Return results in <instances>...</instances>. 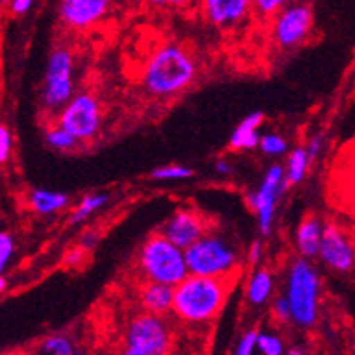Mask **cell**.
<instances>
[{"instance_id":"34","label":"cell","mask_w":355,"mask_h":355,"mask_svg":"<svg viewBox=\"0 0 355 355\" xmlns=\"http://www.w3.org/2000/svg\"><path fill=\"white\" fill-rule=\"evenodd\" d=\"M33 6V0H11L10 8L15 15H26Z\"/></svg>"},{"instance_id":"8","label":"cell","mask_w":355,"mask_h":355,"mask_svg":"<svg viewBox=\"0 0 355 355\" xmlns=\"http://www.w3.org/2000/svg\"><path fill=\"white\" fill-rule=\"evenodd\" d=\"M313 28V11L306 2L286 4L272 22L274 42L283 49H292L303 44Z\"/></svg>"},{"instance_id":"9","label":"cell","mask_w":355,"mask_h":355,"mask_svg":"<svg viewBox=\"0 0 355 355\" xmlns=\"http://www.w3.org/2000/svg\"><path fill=\"white\" fill-rule=\"evenodd\" d=\"M73 56L67 49H55L47 60L44 78V105L47 109H62L73 96Z\"/></svg>"},{"instance_id":"18","label":"cell","mask_w":355,"mask_h":355,"mask_svg":"<svg viewBox=\"0 0 355 355\" xmlns=\"http://www.w3.org/2000/svg\"><path fill=\"white\" fill-rule=\"evenodd\" d=\"M272 292H274V277H272L270 270L259 268L257 272H254L247 285V300L254 306H261L270 300Z\"/></svg>"},{"instance_id":"22","label":"cell","mask_w":355,"mask_h":355,"mask_svg":"<svg viewBox=\"0 0 355 355\" xmlns=\"http://www.w3.org/2000/svg\"><path fill=\"white\" fill-rule=\"evenodd\" d=\"M109 196L107 194H87L85 198H82V201L76 207L75 214L71 218L73 223H80L84 221L85 218H89L91 214H94L96 211H100L105 203H107Z\"/></svg>"},{"instance_id":"21","label":"cell","mask_w":355,"mask_h":355,"mask_svg":"<svg viewBox=\"0 0 355 355\" xmlns=\"http://www.w3.org/2000/svg\"><path fill=\"white\" fill-rule=\"evenodd\" d=\"M75 345L67 336L55 334V336L46 337L40 345L37 346L35 354L37 355H73L75 354Z\"/></svg>"},{"instance_id":"25","label":"cell","mask_w":355,"mask_h":355,"mask_svg":"<svg viewBox=\"0 0 355 355\" xmlns=\"http://www.w3.org/2000/svg\"><path fill=\"white\" fill-rule=\"evenodd\" d=\"M46 141L49 144V147L56 150H71L73 147H76L78 141L73 138L67 131H64L62 127H53L49 131L46 132Z\"/></svg>"},{"instance_id":"38","label":"cell","mask_w":355,"mask_h":355,"mask_svg":"<svg viewBox=\"0 0 355 355\" xmlns=\"http://www.w3.org/2000/svg\"><path fill=\"white\" fill-rule=\"evenodd\" d=\"M4 288H6V279L2 276H0V294L4 292Z\"/></svg>"},{"instance_id":"7","label":"cell","mask_w":355,"mask_h":355,"mask_svg":"<svg viewBox=\"0 0 355 355\" xmlns=\"http://www.w3.org/2000/svg\"><path fill=\"white\" fill-rule=\"evenodd\" d=\"M102 122L98 100L93 94L80 93L71 96L58 118V127L69 132L76 141L91 140L96 136Z\"/></svg>"},{"instance_id":"28","label":"cell","mask_w":355,"mask_h":355,"mask_svg":"<svg viewBox=\"0 0 355 355\" xmlns=\"http://www.w3.org/2000/svg\"><path fill=\"white\" fill-rule=\"evenodd\" d=\"M13 238L8 232H0V274L4 272V268L10 263L11 256H13Z\"/></svg>"},{"instance_id":"26","label":"cell","mask_w":355,"mask_h":355,"mask_svg":"<svg viewBox=\"0 0 355 355\" xmlns=\"http://www.w3.org/2000/svg\"><path fill=\"white\" fill-rule=\"evenodd\" d=\"M290 0H252V13L261 19H274Z\"/></svg>"},{"instance_id":"3","label":"cell","mask_w":355,"mask_h":355,"mask_svg":"<svg viewBox=\"0 0 355 355\" xmlns=\"http://www.w3.org/2000/svg\"><path fill=\"white\" fill-rule=\"evenodd\" d=\"M285 297L288 301L292 322L301 328H310L319 318L321 279L309 259H295L286 276Z\"/></svg>"},{"instance_id":"10","label":"cell","mask_w":355,"mask_h":355,"mask_svg":"<svg viewBox=\"0 0 355 355\" xmlns=\"http://www.w3.org/2000/svg\"><path fill=\"white\" fill-rule=\"evenodd\" d=\"M318 256L328 268L336 272H350L354 268V243L341 225H322Z\"/></svg>"},{"instance_id":"31","label":"cell","mask_w":355,"mask_h":355,"mask_svg":"<svg viewBox=\"0 0 355 355\" xmlns=\"http://www.w3.org/2000/svg\"><path fill=\"white\" fill-rule=\"evenodd\" d=\"M11 153V135L8 127L0 123V164H4L10 158Z\"/></svg>"},{"instance_id":"15","label":"cell","mask_w":355,"mask_h":355,"mask_svg":"<svg viewBox=\"0 0 355 355\" xmlns=\"http://www.w3.org/2000/svg\"><path fill=\"white\" fill-rule=\"evenodd\" d=\"M140 303L147 313L164 318L173 309V286L147 281L140 290Z\"/></svg>"},{"instance_id":"1","label":"cell","mask_w":355,"mask_h":355,"mask_svg":"<svg viewBox=\"0 0 355 355\" xmlns=\"http://www.w3.org/2000/svg\"><path fill=\"white\" fill-rule=\"evenodd\" d=\"M232 279L220 277L189 276L173 286V309L171 312L180 321L189 324L209 322L221 312L229 297Z\"/></svg>"},{"instance_id":"30","label":"cell","mask_w":355,"mask_h":355,"mask_svg":"<svg viewBox=\"0 0 355 355\" xmlns=\"http://www.w3.org/2000/svg\"><path fill=\"white\" fill-rule=\"evenodd\" d=\"M256 330H248L241 339H239L236 350H234V355H254L256 354Z\"/></svg>"},{"instance_id":"27","label":"cell","mask_w":355,"mask_h":355,"mask_svg":"<svg viewBox=\"0 0 355 355\" xmlns=\"http://www.w3.org/2000/svg\"><path fill=\"white\" fill-rule=\"evenodd\" d=\"M192 176V171L185 165H165V167L155 168L150 173V178L153 180H187V178Z\"/></svg>"},{"instance_id":"24","label":"cell","mask_w":355,"mask_h":355,"mask_svg":"<svg viewBox=\"0 0 355 355\" xmlns=\"http://www.w3.org/2000/svg\"><path fill=\"white\" fill-rule=\"evenodd\" d=\"M257 147L268 156H279L285 155L286 149H288V144L283 136L276 135V132H268V135L259 136V141H257Z\"/></svg>"},{"instance_id":"13","label":"cell","mask_w":355,"mask_h":355,"mask_svg":"<svg viewBox=\"0 0 355 355\" xmlns=\"http://www.w3.org/2000/svg\"><path fill=\"white\" fill-rule=\"evenodd\" d=\"M201 15L218 29H236L252 15V0H200Z\"/></svg>"},{"instance_id":"16","label":"cell","mask_w":355,"mask_h":355,"mask_svg":"<svg viewBox=\"0 0 355 355\" xmlns=\"http://www.w3.org/2000/svg\"><path fill=\"white\" fill-rule=\"evenodd\" d=\"M263 122L261 112H250L248 116L241 120L230 136V147L236 150H248L256 149L257 141H259V125Z\"/></svg>"},{"instance_id":"37","label":"cell","mask_w":355,"mask_h":355,"mask_svg":"<svg viewBox=\"0 0 355 355\" xmlns=\"http://www.w3.org/2000/svg\"><path fill=\"white\" fill-rule=\"evenodd\" d=\"M285 355H309V354H306V352H303V350H300V348H292V350L286 352Z\"/></svg>"},{"instance_id":"32","label":"cell","mask_w":355,"mask_h":355,"mask_svg":"<svg viewBox=\"0 0 355 355\" xmlns=\"http://www.w3.org/2000/svg\"><path fill=\"white\" fill-rule=\"evenodd\" d=\"M322 144H324V138H322V135H315L312 140L309 141V147H306L304 150H306V156H309L310 164H312L313 159L319 156V153H321V149H322Z\"/></svg>"},{"instance_id":"39","label":"cell","mask_w":355,"mask_h":355,"mask_svg":"<svg viewBox=\"0 0 355 355\" xmlns=\"http://www.w3.org/2000/svg\"><path fill=\"white\" fill-rule=\"evenodd\" d=\"M11 355H37L35 352H15V354Z\"/></svg>"},{"instance_id":"23","label":"cell","mask_w":355,"mask_h":355,"mask_svg":"<svg viewBox=\"0 0 355 355\" xmlns=\"http://www.w3.org/2000/svg\"><path fill=\"white\" fill-rule=\"evenodd\" d=\"M256 350L261 355H285V345H283V339L277 337L276 334L257 332Z\"/></svg>"},{"instance_id":"11","label":"cell","mask_w":355,"mask_h":355,"mask_svg":"<svg viewBox=\"0 0 355 355\" xmlns=\"http://www.w3.org/2000/svg\"><path fill=\"white\" fill-rule=\"evenodd\" d=\"M285 182H283V167L281 165H272L266 171L265 178H263L261 185L256 191L250 203H252L254 211L257 214V223H259V230L263 236H268L274 223V212H276L277 198L281 196V192L285 191Z\"/></svg>"},{"instance_id":"4","label":"cell","mask_w":355,"mask_h":355,"mask_svg":"<svg viewBox=\"0 0 355 355\" xmlns=\"http://www.w3.org/2000/svg\"><path fill=\"white\" fill-rule=\"evenodd\" d=\"M183 254L187 272L192 276L234 279L236 268L239 266L236 248L216 234H203L200 239L189 245Z\"/></svg>"},{"instance_id":"14","label":"cell","mask_w":355,"mask_h":355,"mask_svg":"<svg viewBox=\"0 0 355 355\" xmlns=\"http://www.w3.org/2000/svg\"><path fill=\"white\" fill-rule=\"evenodd\" d=\"M111 0H60L62 22L75 29L94 26L107 15Z\"/></svg>"},{"instance_id":"20","label":"cell","mask_w":355,"mask_h":355,"mask_svg":"<svg viewBox=\"0 0 355 355\" xmlns=\"http://www.w3.org/2000/svg\"><path fill=\"white\" fill-rule=\"evenodd\" d=\"M309 165L310 159L303 147L292 150L288 155V159H286V167H283L285 187H292V185H297V183L303 182L304 176H306V171H309Z\"/></svg>"},{"instance_id":"12","label":"cell","mask_w":355,"mask_h":355,"mask_svg":"<svg viewBox=\"0 0 355 355\" xmlns=\"http://www.w3.org/2000/svg\"><path fill=\"white\" fill-rule=\"evenodd\" d=\"M207 232H209L207 220L194 209H178L162 229L165 238L182 250H185L189 245L194 243Z\"/></svg>"},{"instance_id":"29","label":"cell","mask_w":355,"mask_h":355,"mask_svg":"<svg viewBox=\"0 0 355 355\" xmlns=\"http://www.w3.org/2000/svg\"><path fill=\"white\" fill-rule=\"evenodd\" d=\"M272 315L277 322H292V315H290V306L285 295H279L272 303Z\"/></svg>"},{"instance_id":"33","label":"cell","mask_w":355,"mask_h":355,"mask_svg":"<svg viewBox=\"0 0 355 355\" xmlns=\"http://www.w3.org/2000/svg\"><path fill=\"white\" fill-rule=\"evenodd\" d=\"M149 2L150 6H156V8H183V6H189L192 0H145Z\"/></svg>"},{"instance_id":"17","label":"cell","mask_w":355,"mask_h":355,"mask_svg":"<svg viewBox=\"0 0 355 355\" xmlns=\"http://www.w3.org/2000/svg\"><path fill=\"white\" fill-rule=\"evenodd\" d=\"M321 232L322 223L313 216L304 218L300 223L297 232H295V245H297V250L304 259H312V257L318 256Z\"/></svg>"},{"instance_id":"5","label":"cell","mask_w":355,"mask_h":355,"mask_svg":"<svg viewBox=\"0 0 355 355\" xmlns=\"http://www.w3.org/2000/svg\"><path fill=\"white\" fill-rule=\"evenodd\" d=\"M138 263L145 279L153 283L176 286L183 277L189 276L185 254L173 241H168L164 234H153L145 241Z\"/></svg>"},{"instance_id":"35","label":"cell","mask_w":355,"mask_h":355,"mask_svg":"<svg viewBox=\"0 0 355 355\" xmlns=\"http://www.w3.org/2000/svg\"><path fill=\"white\" fill-rule=\"evenodd\" d=\"M261 257H263L261 241H254V243L250 245V250H248V259H250L252 265H257V263L261 261Z\"/></svg>"},{"instance_id":"41","label":"cell","mask_w":355,"mask_h":355,"mask_svg":"<svg viewBox=\"0 0 355 355\" xmlns=\"http://www.w3.org/2000/svg\"><path fill=\"white\" fill-rule=\"evenodd\" d=\"M118 355H131V354H129V352H125V350H123L122 354H118Z\"/></svg>"},{"instance_id":"2","label":"cell","mask_w":355,"mask_h":355,"mask_svg":"<svg viewBox=\"0 0 355 355\" xmlns=\"http://www.w3.org/2000/svg\"><path fill=\"white\" fill-rule=\"evenodd\" d=\"M196 76V64L180 46H162L150 55L144 71V85L155 96L182 93Z\"/></svg>"},{"instance_id":"6","label":"cell","mask_w":355,"mask_h":355,"mask_svg":"<svg viewBox=\"0 0 355 355\" xmlns=\"http://www.w3.org/2000/svg\"><path fill=\"white\" fill-rule=\"evenodd\" d=\"M173 346L171 328L162 315L140 313L125 332V352L131 355H168Z\"/></svg>"},{"instance_id":"19","label":"cell","mask_w":355,"mask_h":355,"mask_svg":"<svg viewBox=\"0 0 355 355\" xmlns=\"http://www.w3.org/2000/svg\"><path fill=\"white\" fill-rule=\"evenodd\" d=\"M69 198L62 192L46 191V189H35L29 196V203L33 207V211L38 214H53V212L62 211L67 205Z\"/></svg>"},{"instance_id":"40","label":"cell","mask_w":355,"mask_h":355,"mask_svg":"<svg viewBox=\"0 0 355 355\" xmlns=\"http://www.w3.org/2000/svg\"><path fill=\"white\" fill-rule=\"evenodd\" d=\"M73 355H89V354H85V352H82V350H75V354Z\"/></svg>"},{"instance_id":"36","label":"cell","mask_w":355,"mask_h":355,"mask_svg":"<svg viewBox=\"0 0 355 355\" xmlns=\"http://www.w3.org/2000/svg\"><path fill=\"white\" fill-rule=\"evenodd\" d=\"M216 171L220 174H230V165L227 164V162H223V159H220V162L216 164Z\"/></svg>"}]
</instances>
